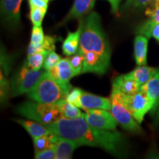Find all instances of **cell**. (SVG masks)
Returning a JSON list of instances; mask_svg holds the SVG:
<instances>
[{"instance_id":"10","label":"cell","mask_w":159,"mask_h":159,"mask_svg":"<svg viewBox=\"0 0 159 159\" xmlns=\"http://www.w3.org/2000/svg\"><path fill=\"white\" fill-rule=\"evenodd\" d=\"M84 55V63L81 74L95 73L97 75H104L110 66V59L105 58L93 52H85Z\"/></svg>"},{"instance_id":"23","label":"cell","mask_w":159,"mask_h":159,"mask_svg":"<svg viewBox=\"0 0 159 159\" xmlns=\"http://www.w3.org/2000/svg\"><path fill=\"white\" fill-rule=\"evenodd\" d=\"M57 139V135L51 133L50 134L42 136L33 139L35 152L42 151L47 149H49L55 147V141Z\"/></svg>"},{"instance_id":"14","label":"cell","mask_w":159,"mask_h":159,"mask_svg":"<svg viewBox=\"0 0 159 159\" xmlns=\"http://www.w3.org/2000/svg\"><path fill=\"white\" fill-rule=\"evenodd\" d=\"M55 145H56L55 159L71 158L75 149L80 146L78 143L75 141L59 136L57 135L56 141H55Z\"/></svg>"},{"instance_id":"7","label":"cell","mask_w":159,"mask_h":159,"mask_svg":"<svg viewBox=\"0 0 159 159\" xmlns=\"http://www.w3.org/2000/svg\"><path fill=\"white\" fill-rule=\"evenodd\" d=\"M122 97L126 107L139 124L142 122L145 114L153 108V104L150 99L141 90L134 94L122 93Z\"/></svg>"},{"instance_id":"12","label":"cell","mask_w":159,"mask_h":159,"mask_svg":"<svg viewBox=\"0 0 159 159\" xmlns=\"http://www.w3.org/2000/svg\"><path fill=\"white\" fill-rule=\"evenodd\" d=\"M47 71L55 80L63 85H70L69 81L71 77H74L70 59L69 57L61 59L55 68Z\"/></svg>"},{"instance_id":"35","label":"cell","mask_w":159,"mask_h":159,"mask_svg":"<svg viewBox=\"0 0 159 159\" xmlns=\"http://www.w3.org/2000/svg\"><path fill=\"white\" fill-rule=\"evenodd\" d=\"M111 6V12L115 15H119V5L122 0H108Z\"/></svg>"},{"instance_id":"30","label":"cell","mask_w":159,"mask_h":159,"mask_svg":"<svg viewBox=\"0 0 159 159\" xmlns=\"http://www.w3.org/2000/svg\"><path fill=\"white\" fill-rule=\"evenodd\" d=\"M61 56L57 55L55 51H52L47 55V57H46L44 63H43V69L46 71L50 70V69L55 68L61 61Z\"/></svg>"},{"instance_id":"32","label":"cell","mask_w":159,"mask_h":159,"mask_svg":"<svg viewBox=\"0 0 159 159\" xmlns=\"http://www.w3.org/2000/svg\"><path fill=\"white\" fill-rule=\"evenodd\" d=\"M56 152V145L54 148H52L47 150L35 152V159H52L55 158Z\"/></svg>"},{"instance_id":"33","label":"cell","mask_w":159,"mask_h":159,"mask_svg":"<svg viewBox=\"0 0 159 159\" xmlns=\"http://www.w3.org/2000/svg\"><path fill=\"white\" fill-rule=\"evenodd\" d=\"M145 14L150 17V19L154 22L159 23V2H154L152 7L147 9Z\"/></svg>"},{"instance_id":"28","label":"cell","mask_w":159,"mask_h":159,"mask_svg":"<svg viewBox=\"0 0 159 159\" xmlns=\"http://www.w3.org/2000/svg\"><path fill=\"white\" fill-rule=\"evenodd\" d=\"M30 19L33 26H41L43 19L44 18L47 8L38 7H30Z\"/></svg>"},{"instance_id":"29","label":"cell","mask_w":159,"mask_h":159,"mask_svg":"<svg viewBox=\"0 0 159 159\" xmlns=\"http://www.w3.org/2000/svg\"><path fill=\"white\" fill-rule=\"evenodd\" d=\"M45 35H43V28L41 26H33L32 29L31 39L30 44L38 46L41 44L44 41Z\"/></svg>"},{"instance_id":"11","label":"cell","mask_w":159,"mask_h":159,"mask_svg":"<svg viewBox=\"0 0 159 159\" xmlns=\"http://www.w3.org/2000/svg\"><path fill=\"white\" fill-rule=\"evenodd\" d=\"M80 108L85 111L90 109H104L111 111V99L110 98L108 99L83 91L80 99Z\"/></svg>"},{"instance_id":"34","label":"cell","mask_w":159,"mask_h":159,"mask_svg":"<svg viewBox=\"0 0 159 159\" xmlns=\"http://www.w3.org/2000/svg\"><path fill=\"white\" fill-rule=\"evenodd\" d=\"M49 0H28L30 7H38L47 8L48 7Z\"/></svg>"},{"instance_id":"19","label":"cell","mask_w":159,"mask_h":159,"mask_svg":"<svg viewBox=\"0 0 159 159\" xmlns=\"http://www.w3.org/2000/svg\"><path fill=\"white\" fill-rule=\"evenodd\" d=\"M157 71H158V69L153 68V67L147 66L146 65L139 66V67L127 75L131 78L135 80L142 86L148 83L154 76Z\"/></svg>"},{"instance_id":"22","label":"cell","mask_w":159,"mask_h":159,"mask_svg":"<svg viewBox=\"0 0 159 159\" xmlns=\"http://www.w3.org/2000/svg\"><path fill=\"white\" fill-rule=\"evenodd\" d=\"M56 104L58 105L60 111L63 117L68 119H75L83 116V114L78 107L69 102L66 99H61Z\"/></svg>"},{"instance_id":"24","label":"cell","mask_w":159,"mask_h":159,"mask_svg":"<svg viewBox=\"0 0 159 159\" xmlns=\"http://www.w3.org/2000/svg\"><path fill=\"white\" fill-rule=\"evenodd\" d=\"M49 53V52H39L27 55V60L24 65L32 70H40L41 68H43L44 61Z\"/></svg>"},{"instance_id":"17","label":"cell","mask_w":159,"mask_h":159,"mask_svg":"<svg viewBox=\"0 0 159 159\" xmlns=\"http://www.w3.org/2000/svg\"><path fill=\"white\" fill-rule=\"evenodd\" d=\"M81 31H82V23L80 21L78 28L75 32H69L66 39L63 41L62 49L63 54L66 56L75 55L78 51L80 47Z\"/></svg>"},{"instance_id":"27","label":"cell","mask_w":159,"mask_h":159,"mask_svg":"<svg viewBox=\"0 0 159 159\" xmlns=\"http://www.w3.org/2000/svg\"><path fill=\"white\" fill-rule=\"evenodd\" d=\"M69 59H70L74 76L81 74L83 68V63H84V55H83V52L79 49L78 51Z\"/></svg>"},{"instance_id":"25","label":"cell","mask_w":159,"mask_h":159,"mask_svg":"<svg viewBox=\"0 0 159 159\" xmlns=\"http://www.w3.org/2000/svg\"><path fill=\"white\" fill-rule=\"evenodd\" d=\"M55 41L56 39L55 37L45 35L44 41L41 44L34 46L30 44L27 49V55L39 52H49L54 51L55 49Z\"/></svg>"},{"instance_id":"8","label":"cell","mask_w":159,"mask_h":159,"mask_svg":"<svg viewBox=\"0 0 159 159\" xmlns=\"http://www.w3.org/2000/svg\"><path fill=\"white\" fill-rule=\"evenodd\" d=\"M83 117L87 122L95 128L105 130H115L118 122L109 111L104 109L85 110Z\"/></svg>"},{"instance_id":"9","label":"cell","mask_w":159,"mask_h":159,"mask_svg":"<svg viewBox=\"0 0 159 159\" xmlns=\"http://www.w3.org/2000/svg\"><path fill=\"white\" fill-rule=\"evenodd\" d=\"M22 0H1V16L8 28L15 29L21 22V5Z\"/></svg>"},{"instance_id":"18","label":"cell","mask_w":159,"mask_h":159,"mask_svg":"<svg viewBox=\"0 0 159 159\" xmlns=\"http://www.w3.org/2000/svg\"><path fill=\"white\" fill-rule=\"evenodd\" d=\"M148 38L143 35H138L134 40V56L136 64L144 66L147 64Z\"/></svg>"},{"instance_id":"1","label":"cell","mask_w":159,"mask_h":159,"mask_svg":"<svg viewBox=\"0 0 159 159\" xmlns=\"http://www.w3.org/2000/svg\"><path fill=\"white\" fill-rule=\"evenodd\" d=\"M46 127L52 134L75 141L80 146L102 148L114 156H121L125 152L126 142L122 134L91 126L83 116L75 119L62 116Z\"/></svg>"},{"instance_id":"2","label":"cell","mask_w":159,"mask_h":159,"mask_svg":"<svg viewBox=\"0 0 159 159\" xmlns=\"http://www.w3.org/2000/svg\"><path fill=\"white\" fill-rule=\"evenodd\" d=\"M80 21L82 23V31L79 49L83 52H93L111 60L110 43L102 30L98 13L91 12Z\"/></svg>"},{"instance_id":"13","label":"cell","mask_w":159,"mask_h":159,"mask_svg":"<svg viewBox=\"0 0 159 159\" xmlns=\"http://www.w3.org/2000/svg\"><path fill=\"white\" fill-rule=\"evenodd\" d=\"M96 0H75L72 7L62 21V25L73 19H81L90 13L94 7Z\"/></svg>"},{"instance_id":"6","label":"cell","mask_w":159,"mask_h":159,"mask_svg":"<svg viewBox=\"0 0 159 159\" xmlns=\"http://www.w3.org/2000/svg\"><path fill=\"white\" fill-rule=\"evenodd\" d=\"M44 71L42 70H32L26 66L16 72L11 80V93L13 97L28 93L34 87Z\"/></svg>"},{"instance_id":"15","label":"cell","mask_w":159,"mask_h":159,"mask_svg":"<svg viewBox=\"0 0 159 159\" xmlns=\"http://www.w3.org/2000/svg\"><path fill=\"white\" fill-rule=\"evenodd\" d=\"M112 87L125 94H134L140 91L141 85L128 75H122L115 77L112 81Z\"/></svg>"},{"instance_id":"31","label":"cell","mask_w":159,"mask_h":159,"mask_svg":"<svg viewBox=\"0 0 159 159\" xmlns=\"http://www.w3.org/2000/svg\"><path fill=\"white\" fill-rule=\"evenodd\" d=\"M83 91L82 89L79 88H72V89L69 91V94H67L66 99L69 102L80 108V97L83 94Z\"/></svg>"},{"instance_id":"4","label":"cell","mask_w":159,"mask_h":159,"mask_svg":"<svg viewBox=\"0 0 159 159\" xmlns=\"http://www.w3.org/2000/svg\"><path fill=\"white\" fill-rule=\"evenodd\" d=\"M18 114L25 118L48 125L62 117L58 105L54 103L25 102L16 108Z\"/></svg>"},{"instance_id":"5","label":"cell","mask_w":159,"mask_h":159,"mask_svg":"<svg viewBox=\"0 0 159 159\" xmlns=\"http://www.w3.org/2000/svg\"><path fill=\"white\" fill-rule=\"evenodd\" d=\"M110 99L111 102L110 111L119 124H120L125 130L130 132L138 134H142L143 130L139 123L135 119L123 102L121 91L115 87H112Z\"/></svg>"},{"instance_id":"20","label":"cell","mask_w":159,"mask_h":159,"mask_svg":"<svg viewBox=\"0 0 159 159\" xmlns=\"http://www.w3.org/2000/svg\"><path fill=\"white\" fill-rule=\"evenodd\" d=\"M16 122L27 130V132L30 135V136L33 139L42 136H46V135H49L52 133L45 125L41 124L39 122H35V121L33 122V121L19 119Z\"/></svg>"},{"instance_id":"37","label":"cell","mask_w":159,"mask_h":159,"mask_svg":"<svg viewBox=\"0 0 159 159\" xmlns=\"http://www.w3.org/2000/svg\"><path fill=\"white\" fill-rule=\"evenodd\" d=\"M154 2H159V0H155Z\"/></svg>"},{"instance_id":"26","label":"cell","mask_w":159,"mask_h":159,"mask_svg":"<svg viewBox=\"0 0 159 159\" xmlns=\"http://www.w3.org/2000/svg\"><path fill=\"white\" fill-rule=\"evenodd\" d=\"M154 1L155 0H125V3L121 7L120 12L124 13L132 10L144 8Z\"/></svg>"},{"instance_id":"16","label":"cell","mask_w":159,"mask_h":159,"mask_svg":"<svg viewBox=\"0 0 159 159\" xmlns=\"http://www.w3.org/2000/svg\"><path fill=\"white\" fill-rule=\"evenodd\" d=\"M140 90L144 91L153 104L152 112H156L159 105V69L148 83L141 86Z\"/></svg>"},{"instance_id":"21","label":"cell","mask_w":159,"mask_h":159,"mask_svg":"<svg viewBox=\"0 0 159 159\" xmlns=\"http://www.w3.org/2000/svg\"><path fill=\"white\" fill-rule=\"evenodd\" d=\"M136 33L139 35H145L148 39L154 38L159 41V23L154 22L149 19L142 25L138 26Z\"/></svg>"},{"instance_id":"36","label":"cell","mask_w":159,"mask_h":159,"mask_svg":"<svg viewBox=\"0 0 159 159\" xmlns=\"http://www.w3.org/2000/svg\"><path fill=\"white\" fill-rule=\"evenodd\" d=\"M156 119H159V105H158V108H157V111H156Z\"/></svg>"},{"instance_id":"3","label":"cell","mask_w":159,"mask_h":159,"mask_svg":"<svg viewBox=\"0 0 159 159\" xmlns=\"http://www.w3.org/2000/svg\"><path fill=\"white\" fill-rule=\"evenodd\" d=\"M71 89V85L61 84L45 71L34 87L27 93V96L35 102L56 104L61 99H66Z\"/></svg>"}]
</instances>
